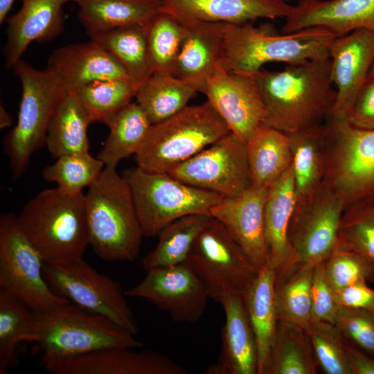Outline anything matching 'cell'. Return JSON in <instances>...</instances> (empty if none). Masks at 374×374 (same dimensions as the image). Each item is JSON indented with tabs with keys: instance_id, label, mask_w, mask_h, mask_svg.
Segmentation results:
<instances>
[{
	"instance_id": "cell-17",
	"label": "cell",
	"mask_w": 374,
	"mask_h": 374,
	"mask_svg": "<svg viewBox=\"0 0 374 374\" xmlns=\"http://www.w3.org/2000/svg\"><path fill=\"white\" fill-rule=\"evenodd\" d=\"M108 348L80 355L42 360L53 374H186L168 357L153 350Z\"/></svg>"
},
{
	"instance_id": "cell-6",
	"label": "cell",
	"mask_w": 374,
	"mask_h": 374,
	"mask_svg": "<svg viewBox=\"0 0 374 374\" xmlns=\"http://www.w3.org/2000/svg\"><path fill=\"white\" fill-rule=\"evenodd\" d=\"M230 132L208 100L187 105L167 119L152 124L134 161L144 170L168 173Z\"/></svg>"
},
{
	"instance_id": "cell-18",
	"label": "cell",
	"mask_w": 374,
	"mask_h": 374,
	"mask_svg": "<svg viewBox=\"0 0 374 374\" xmlns=\"http://www.w3.org/2000/svg\"><path fill=\"white\" fill-rule=\"evenodd\" d=\"M329 57L330 78L337 87L329 115L346 119L374 62V33L359 29L336 37Z\"/></svg>"
},
{
	"instance_id": "cell-2",
	"label": "cell",
	"mask_w": 374,
	"mask_h": 374,
	"mask_svg": "<svg viewBox=\"0 0 374 374\" xmlns=\"http://www.w3.org/2000/svg\"><path fill=\"white\" fill-rule=\"evenodd\" d=\"M89 242L106 261H132L144 237L130 186L116 168L105 167L84 194Z\"/></svg>"
},
{
	"instance_id": "cell-38",
	"label": "cell",
	"mask_w": 374,
	"mask_h": 374,
	"mask_svg": "<svg viewBox=\"0 0 374 374\" xmlns=\"http://www.w3.org/2000/svg\"><path fill=\"white\" fill-rule=\"evenodd\" d=\"M137 89L129 79H106L91 82L73 92L91 123L108 125L135 98Z\"/></svg>"
},
{
	"instance_id": "cell-33",
	"label": "cell",
	"mask_w": 374,
	"mask_h": 374,
	"mask_svg": "<svg viewBox=\"0 0 374 374\" xmlns=\"http://www.w3.org/2000/svg\"><path fill=\"white\" fill-rule=\"evenodd\" d=\"M196 92L194 86L173 74L154 71L138 87L135 98L152 124H156L186 107Z\"/></svg>"
},
{
	"instance_id": "cell-21",
	"label": "cell",
	"mask_w": 374,
	"mask_h": 374,
	"mask_svg": "<svg viewBox=\"0 0 374 374\" xmlns=\"http://www.w3.org/2000/svg\"><path fill=\"white\" fill-rule=\"evenodd\" d=\"M21 8L6 19L3 48L7 69H12L33 42H49L64 29L63 7L75 0H20Z\"/></svg>"
},
{
	"instance_id": "cell-43",
	"label": "cell",
	"mask_w": 374,
	"mask_h": 374,
	"mask_svg": "<svg viewBox=\"0 0 374 374\" xmlns=\"http://www.w3.org/2000/svg\"><path fill=\"white\" fill-rule=\"evenodd\" d=\"M318 366L326 374H351L344 348V337L332 323L312 321L305 329Z\"/></svg>"
},
{
	"instance_id": "cell-25",
	"label": "cell",
	"mask_w": 374,
	"mask_h": 374,
	"mask_svg": "<svg viewBox=\"0 0 374 374\" xmlns=\"http://www.w3.org/2000/svg\"><path fill=\"white\" fill-rule=\"evenodd\" d=\"M223 22H194L187 32L172 74L202 92L208 78L224 60Z\"/></svg>"
},
{
	"instance_id": "cell-46",
	"label": "cell",
	"mask_w": 374,
	"mask_h": 374,
	"mask_svg": "<svg viewBox=\"0 0 374 374\" xmlns=\"http://www.w3.org/2000/svg\"><path fill=\"white\" fill-rule=\"evenodd\" d=\"M312 321L335 323L339 305L326 277L323 262L314 267L311 287Z\"/></svg>"
},
{
	"instance_id": "cell-22",
	"label": "cell",
	"mask_w": 374,
	"mask_h": 374,
	"mask_svg": "<svg viewBox=\"0 0 374 374\" xmlns=\"http://www.w3.org/2000/svg\"><path fill=\"white\" fill-rule=\"evenodd\" d=\"M293 8L282 0H162L161 11L184 24L198 21L238 24L260 18L286 17Z\"/></svg>"
},
{
	"instance_id": "cell-11",
	"label": "cell",
	"mask_w": 374,
	"mask_h": 374,
	"mask_svg": "<svg viewBox=\"0 0 374 374\" xmlns=\"http://www.w3.org/2000/svg\"><path fill=\"white\" fill-rule=\"evenodd\" d=\"M45 262L19 227L17 215L0 217V289L14 294L35 312L70 301L56 294L44 274Z\"/></svg>"
},
{
	"instance_id": "cell-32",
	"label": "cell",
	"mask_w": 374,
	"mask_h": 374,
	"mask_svg": "<svg viewBox=\"0 0 374 374\" xmlns=\"http://www.w3.org/2000/svg\"><path fill=\"white\" fill-rule=\"evenodd\" d=\"M91 123L73 91L66 92L48 124L45 145L54 159L89 152L87 128Z\"/></svg>"
},
{
	"instance_id": "cell-50",
	"label": "cell",
	"mask_w": 374,
	"mask_h": 374,
	"mask_svg": "<svg viewBox=\"0 0 374 374\" xmlns=\"http://www.w3.org/2000/svg\"><path fill=\"white\" fill-rule=\"evenodd\" d=\"M15 0H0V23L2 24L8 17Z\"/></svg>"
},
{
	"instance_id": "cell-23",
	"label": "cell",
	"mask_w": 374,
	"mask_h": 374,
	"mask_svg": "<svg viewBox=\"0 0 374 374\" xmlns=\"http://www.w3.org/2000/svg\"><path fill=\"white\" fill-rule=\"evenodd\" d=\"M46 67L66 92L97 80L129 79L119 62L91 39L57 48L49 57Z\"/></svg>"
},
{
	"instance_id": "cell-4",
	"label": "cell",
	"mask_w": 374,
	"mask_h": 374,
	"mask_svg": "<svg viewBox=\"0 0 374 374\" xmlns=\"http://www.w3.org/2000/svg\"><path fill=\"white\" fill-rule=\"evenodd\" d=\"M17 220L46 264L82 258L89 245L83 193L44 190L26 202Z\"/></svg>"
},
{
	"instance_id": "cell-1",
	"label": "cell",
	"mask_w": 374,
	"mask_h": 374,
	"mask_svg": "<svg viewBox=\"0 0 374 374\" xmlns=\"http://www.w3.org/2000/svg\"><path fill=\"white\" fill-rule=\"evenodd\" d=\"M330 63L328 57L254 73L266 110L265 124L285 134L323 125L337 96Z\"/></svg>"
},
{
	"instance_id": "cell-37",
	"label": "cell",
	"mask_w": 374,
	"mask_h": 374,
	"mask_svg": "<svg viewBox=\"0 0 374 374\" xmlns=\"http://www.w3.org/2000/svg\"><path fill=\"white\" fill-rule=\"evenodd\" d=\"M315 266L276 271L275 303L278 320L304 329L312 321L311 287Z\"/></svg>"
},
{
	"instance_id": "cell-47",
	"label": "cell",
	"mask_w": 374,
	"mask_h": 374,
	"mask_svg": "<svg viewBox=\"0 0 374 374\" xmlns=\"http://www.w3.org/2000/svg\"><path fill=\"white\" fill-rule=\"evenodd\" d=\"M346 120L357 128L374 130V76L362 86Z\"/></svg>"
},
{
	"instance_id": "cell-24",
	"label": "cell",
	"mask_w": 374,
	"mask_h": 374,
	"mask_svg": "<svg viewBox=\"0 0 374 374\" xmlns=\"http://www.w3.org/2000/svg\"><path fill=\"white\" fill-rule=\"evenodd\" d=\"M225 312L222 346L218 360L207 374H257L258 353L243 296L229 295L222 304Z\"/></svg>"
},
{
	"instance_id": "cell-42",
	"label": "cell",
	"mask_w": 374,
	"mask_h": 374,
	"mask_svg": "<svg viewBox=\"0 0 374 374\" xmlns=\"http://www.w3.org/2000/svg\"><path fill=\"white\" fill-rule=\"evenodd\" d=\"M55 159L43 170L42 177L70 194L83 193V189L89 187L105 168L103 162L89 152L64 154Z\"/></svg>"
},
{
	"instance_id": "cell-41",
	"label": "cell",
	"mask_w": 374,
	"mask_h": 374,
	"mask_svg": "<svg viewBox=\"0 0 374 374\" xmlns=\"http://www.w3.org/2000/svg\"><path fill=\"white\" fill-rule=\"evenodd\" d=\"M337 245L357 252L374 262V196L345 208Z\"/></svg>"
},
{
	"instance_id": "cell-3",
	"label": "cell",
	"mask_w": 374,
	"mask_h": 374,
	"mask_svg": "<svg viewBox=\"0 0 374 374\" xmlns=\"http://www.w3.org/2000/svg\"><path fill=\"white\" fill-rule=\"evenodd\" d=\"M336 37L321 27L280 34L269 22L258 26L224 23L223 64L230 71L253 75L267 62L298 64L328 57Z\"/></svg>"
},
{
	"instance_id": "cell-28",
	"label": "cell",
	"mask_w": 374,
	"mask_h": 374,
	"mask_svg": "<svg viewBox=\"0 0 374 374\" xmlns=\"http://www.w3.org/2000/svg\"><path fill=\"white\" fill-rule=\"evenodd\" d=\"M252 186L269 188L292 164L287 134L260 125L245 143Z\"/></svg>"
},
{
	"instance_id": "cell-34",
	"label": "cell",
	"mask_w": 374,
	"mask_h": 374,
	"mask_svg": "<svg viewBox=\"0 0 374 374\" xmlns=\"http://www.w3.org/2000/svg\"><path fill=\"white\" fill-rule=\"evenodd\" d=\"M152 124L136 102H131L107 125L109 133L97 157L105 167L135 155L144 143Z\"/></svg>"
},
{
	"instance_id": "cell-27",
	"label": "cell",
	"mask_w": 374,
	"mask_h": 374,
	"mask_svg": "<svg viewBox=\"0 0 374 374\" xmlns=\"http://www.w3.org/2000/svg\"><path fill=\"white\" fill-rule=\"evenodd\" d=\"M275 269L267 264L243 295L258 353L257 374H265L278 324L275 303Z\"/></svg>"
},
{
	"instance_id": "cell-14",
	"label": "cell",
	"mask_w": 374,
	"mask_h": 374,
	"mask_svg": "<svg viewBox=\"0 0 374 374\" xmlns=\"http://www.w3.org/2000/svg\"><path fill=\"white\" fill-rule=\"evenodd\" d=\"M168 174L223 197L239 195L252 186L245 143L231 132Z\"/></svg>"
},
{
	"instance_id": "cell-15",
	"label": "cell",
	"mask_w": 374,
	"mask_h": 374,
	"mask_svg": "<svg viewBox=\"0 0 374 374\" xmlns=\"http://www.w3.org/2000/svg\"><path fill=\"white\" fill-rule=\"evenodd\" d=\"M202 93L231 133L244 143L265 123V105L253 75L230 71L222 62L206 80Z\"/></svg>"
},
{
	"instance_id": "cell-13",
	"label": "cell",
	"mask_w": 374,
	"mask_h": 374,
	"mask_svg": "<svg viewBox=\"0 0 374 374\" xmlns=\"http://www.w3.org/2000/svg\"><path fill=\"white\" fill-rule=\"evenodd\" d=\"M344 208L341 196L324 181L306 205L294 210L288 233L289 257L276 271L324 262L337 245Z\"/></svg>"
},
{
	"instance_id": "cell-54",
	"label": "cell",
	"mask_w": 374,
	"mask_h": 374,
	"mask_svg": "<svg viewBox=\"0 0 374 374\" xmlns=\"http://www.w3.org/2000/svg\"><path fill=\"white\" fill-rule=\"evenodd\" d=\"M373 283H374V280H373Z\"/></svg>"
},
{
	"instance_id": "cell-49",
	"label": "cell",
	"mask_w": 374,
	"mask_h": 374,
	"mask_svg": "<svg viewBox=\"0 0 374 374\" xmlns=\"http://www.w3.org/2000/svg\"><path fill=\"white\" fill-rule=\"evenodd\" d=\"M344 348L351 374H374V357L344 337Z\"/></svg>"
},
{
	"instance_id": "cell-39",
	"label": "cell",
	"mask_w": 374,
	"mask_h": 374,
	"mask_svg": "<svg viewBox=\"0 0 374 374\" xmlns=\"http://www.w3.org/2000/svg\"><path fill=\"white\" fill-rule=\"evenodd\" d=\"M35 312L21 299L0 289V374L18 363L17 348L30 330Z\"/></svg>"
},
{
	"instance_id": "cell-19",
	"label": "cell",
	"mask_w": 374,
	"mask_h": 374,
	"mask_svg": "<svg viewBox=\"0 0 374 374\" xmlns=\"http://www.w3.org/2000/svg\"><path fill=\"white\" fill-rule=\"evenodd\" d=\"M268 190L251 186L239 195L224 197L210 210L258 269L269 264L264 222Z\"/></svg>"
},
{
	"instance_id": "cell-45",
	"label": "cell",
	"mask_w": 374,
	"mask_h": 374,
	"mask_svg": "<svg viewBox=\"0 0 374 374\" xmlns=\"http://www.w3.org/2000/svg\"><path fill=\"white\" fill-rule=\"evenodd\" d=\"M335 324L346 339L374 357V312L340 305Z\"/></svg>"
},
{
	"instance_id": "cell-12",
	"label": "cell",
	"mask_w": 374,
	"mask_h": 374,
	"mask_svg": "<svg viewBox=\"0 0 374 374\" xmlns=\"http://www.w3.org/2000/svg\"><path fill=\"white\" fill-rule=\"evenodd\" d=\"M44 277L57 294L83 310L104 316L135 335L136 317L120 285L99 273L83 258L56 264H44Z\"/></svg>"
},
{
	"instance_id": "cell-31",
	"label": "cell",
	"mask_w": 374,
	"mask_h": 374,
	"mask_svg": "<svg viewBox=\"0 0 374 374\" xmlns=\"http://www.w3.org/2000/svg\"><path fill=\"white\" fill-rule=\"evenodd\" d=\"M89 36L119 62L137 88L154 73L145 24L125 26Z\"/></svg>"
},
{
	"instance_id": "cell-16",
	"label": "cell",
	"mask_w": 374,
	"mask_h": 374,
	"mask_svg": "<svg viewBox=\"0 0 374 374\" xmlns=\"http://www.w3.org/2000/svg\"><path fill=\"white\" fill-rule=\"evenodd\" d=\"M126 296L147 300L177 322L195 323L205 312L209 296L200 280L186 265L152 269Z\"/></svg>"
},
{
	"instance_id": "cell-36",
	"label": "cell",
	"mask_w": 374,
	"mask_h": 374,
	"mask_svg": "<svg viewBox=\"0 0 374 374\" xmlns=\"http://www.w3.org/2000/svg\"><path fill=\"white\" fill-rule=\"evenodd\" d=\"M209 213H195L181 217L166 226L158 235L153 250L145 256L142 267L154 268L183 264L204 226L211 220Z\"/></svg>"
},
{
	"instance_id": "cell-10",
	"label": "cell",
	"mask_w": 374,
	"mask_h": 374,
	"mask_svg": "<svg viewBox=\"0 0 374 374\" xmlns=\"http://www.w3.org/2000/svg\"><path fill=\"white\" fill-rule=\"evenodd\" d=\"M184 264L200 280L209 298L221 305L231 294L243 296L259 271L223 224L213 217Z\"/></svg>"
},
{
	"instance_id": "cell-5",
	"label": "cell",
	"mask_w": 374,
	"mask_h": 374,
	"mask_svg": "<svg viewBox=\"0 0 374 374\" xmlns=\"http://www.w3.org/2000/svg\"><path fill=\"white\" fill-rule=\"evenodd\" d=\"M42 351L41 361L80 355L108 348L141 349L143 344L109 319L89 312L69 301L35 312L24 342Z\"/></svg>"
},
{
	"instance_id": "cell-51",
	"label": "cell",
	"mask_w": 374,
	"mask_h": 374,
	"mask_svg": "<svg viewBox=\"0 0 374 374\" xmlns=\"http://www.w3.org/2000/svg\"><path fill=\"white\" fill-rule=\"evenodd\" d=\"M12 123V118L8 112L1 104L0 107V127L4 129Z\"/></svg>"
},
{
	"instance_id": "cell-53",
	"label": "cell",
	"mask_w": 374,
	"mask_h": 374,
	"mask_svg": "<svg viewBox=\"0 0 374 374\" xmlns=\"http://www.w3.org/2000/svg\"><path fill=\"white\" fill-rule=\"evenodd\" d=\"M282 1L287 2V1H288L289 0H282Z\"/></svg>"
},
{
	"instance_id": "cell-20",
	"label": "cell",
	"mask_w": 374,
	"mask_h": 374,
	"mask_svg": "<svg viewBox=\"0 0 374 374\" xmlns=\"http://www.w3.org/2000/svg\"><path fill=\"white\" fill-rule=\"evenodd\" d=\"M281 33L321 27L337 37L363 29L374 33V0H300Z\"/></svg>"
},
{
	"instance_id": "cell-40",
	"label": "cell",
	"mask_w": 374,
	"mask_h": 374,
	"mask_svg": "<svg viewBox=\"0 0 374 374\" xmlns=\"http://www.w3.org/2000/svg\"><path fill=\"white\" fill-rule=\"evenodd\" d=\"M152 68L172 74L187 32V25L173 15L160 12L145 24Z\"/></svg>"
},
{
	"instance_id": "cell-9",
	"label": "cell",
	"mask_w": 374,
	"mask_h": 374,
	"mask_svg": "<svg viewBox=\"0 0 374 374\" xmlns=\"http://www.w3.org/2000/svg\"><path fill=\"white\" fill-rule=\"evenodd\" d=\"M322 134L325 181L341 196L345 208L374 196V130L328 115Z\"/></svg>"
},
{
	"instance_id": "cell-29",
	"label": "cell",
	"mask_w": 374,
	"mask_h": 374,
	"mask_svg": "<svg viewBox=\"0 0 374 374\" xmlns=\"http://www.w3.org/2000/svg\"><path fill=\"white\" fill-rule=\"evenodd\" d=\"M78 18L89 35L148 23L161 12L162 0H75Z\"/></svg>"
},
{
	"instance_id": "cell-35",
	"label": "cell",
	"mask_w": 374,
	"mask_h": 374,
	"mask_svg": "<svg viewBox=\"0 0 374 374\" xmlns=\"http://www.w3.org/2000/svg\"><path fill=\"white\" fill-rule=\"evenodd\" d=\"M318 367L305 330L278 321L265 374H317Z\"/></svg>"
},
{
	"instance_id": "cell-44",
	"label": "cell",
	"mask_w": 374,
	"mask_h": 374,
	"mask_svg": "<svg viewBox=\"0 0 374 374\" xmlns=\"http://www.w3.org/2000/svg\"><path fill=\"white\" fill-rule=\"evenodd\" d=\"M323 265L334 291L359 282L374 280V262L357 252L337 245Z\"/></svg>"
},
{
	"instance_id": "cell-48",
	"label": "cell",
	"mask_w": 374,
	"mask_h": 374,
	"mask_svg": "<svg viewBox=\"0 0 374 374\" xmlns=\"http://www.w3.org/2000/svg\"><path fill=\"white\" fill-rule=\"evenodd\" d=\"M334 295L341 306L374 312V289L367 282H359L335 290Z\"/></svg>"
},
{
	"instance_id": "cell-8",
	"label": "cell",
	"mask_w": 374,
	"mask_h": 374,
	"mask_svg": "<svg viewBox=\"0 0 374 374\" xmlns=\"http://www.w3.org/2000/svg\"><path fill=\"white\" fill-rule=\"evenodd\" d=\"M144 237L158 236L172 222L195 213H209L224 197L186 184L167 172L138 166L124 170Z\"/></svg>"
},
{
	"instance_id": "cell-30",
	"label": "cell",
	"mask_w": 374,
	"mask_h": 374,
	"mask_svg": "<svg viewBox=\"0 0 374 374\" xmlns=\"http://www.w3.org/2000/svg\"><path fill=\"white\" fill-rule=\"evenodd\" d=\"M323 125L287 134L292 153L295 209L306 205L325 181Z\"/></svg>"
},
{
	"instance_id": "cell-26",
	"label": "cell",
	"mask_w": 374,
	"mask_h": 374,
	"mask_svg": "<svg viewBox=\"0 0 374 374\" xmlns=\"http://www.w3.org/2000/svg\"><path fill=\"white\" fill-rule=\"evenodd\" d=\"M296 206L292 166L268 190L264 208L265 233L269 264L277 271L290 254L289 228Z\"/></svg>"
},
{
	"instance_id": "cell-52",
	"label": "cell",
	"mask_w": 374,
	"mask_h": 374,
	"mask_svg": "<svg viewBox=\"0 0 374 374\" xmlns=\"http://www.w3.org/2000/svg\"><path fill=\"white\" fill-rule=\"evenodd\" d=\"M373 76H374V62H373V65L371 66V69L370 70L368 78L373 77Z\"/></svg>"
},
{
	"instance_id": "cell-7",
	"label": "cell",
	"mask_w": 374,
	"mask_h": 374,
	"mask_svg": "<svg viewBox=\"0 0 374 374\" xmlns=\"http://www.w3.org/2000/svg\"><path fill=\"white\" fill-rule=\"evenodd\" d=\"M22 87L16 125L4 137L3 148L14 179L26 170L33 154L45 145L48 124L66 93L46 67L35 69L20 60L13 66Z\"/></svg>"
}]
</instances>
